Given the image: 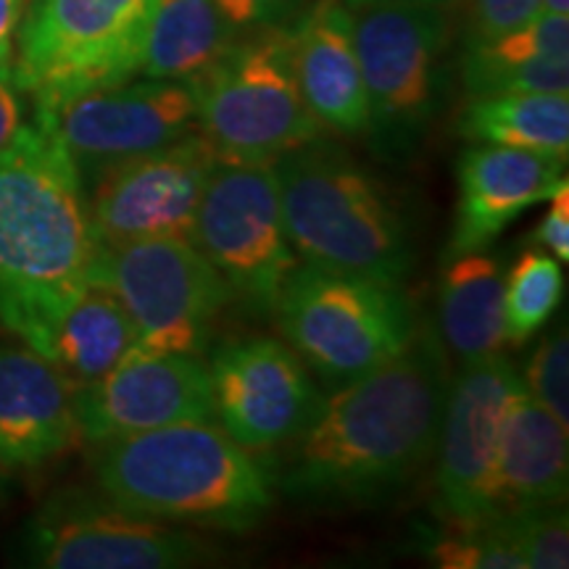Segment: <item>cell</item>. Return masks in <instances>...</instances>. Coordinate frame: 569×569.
Wrapping results in <instances>:
<instances>
[{
    "instance_id": "f546056e",
    "label": "cell",
    "mask_w": 569,
    "mask_h": 569,
    "mask_svg": "<svg viewBox=\"0 0 569 569\" xmlns=\"http://www.w3.org/2000/svg\"><path fill=\"white\" fill-rule=\"evenodd\" d=\"M540 13V0H469V46L515 32Z\"/></svg>"
},
{
    "instance_id": "3957f363",
    "label": "cell",
    "mask_w": 569,
    "mask_h": 569,
    "mask_svg": "<svg viewBox=\"0 0 569 569\" xmlns=\"http://www.w3.org/2000/svg\"><path fill=\"white\" fill-rule=\"evenodd\" d=\"M103 496L159 522L243 532L272 509V478L217 422H180L101 443Z\"/></svg>"
},
{
    "instance_id": "d6a6232c",
    "label": "cell",
    "mask_w": 569,
    "mask_h": 569,
    "mask_svg": "<svg viewBox=\"0 0 569 569\" xmlns=\"http://www.w3.org/2000/svg\"><path fill=\"white\" fill-rule=\"evenodd\" d=\"M24 90L19 88L17 77L11 67L0 69V151L17 138L21 127H24Z\"/></svg>"
},
{
    "instance_id": "e575fe53",
    "label": "cell",
    "mask_w": 569,
    "mask_h": 569,
    "mask_svg": "<svg viewBox=\"0 0 569 569\" xmlns=\"http://www.w3.org/2000/svg\"><path fill=\"white\" fill-rule=\"evenodd\" d=\"M340 3H343L348 11L365 9V6H380V3H415V6H440V9H446V6L453 3V0H340Z\"/></svg>"
},
{
    "instance_id": "9c48e42d",
    "label": "cell",
    "mask_w": 569,
    "mask_h": 569,
    "mask_svg": "<svg viewBox=\"0 0 569 569\" xmlns=\"http://www.w3.org/2000/svg\"><path fill=\"white\" fill-rule=\"evenodd\" d=\"M90 280L124 306L138 336L134 348L146 353L198 356L217 317L234 301L201 248L182 238L101 243Z\"/></svg>"
},
{
    "instance_id": "6da1fadb",
    "label": "cell",
    "mask_w": 569,
    "mask_h": 569,
    "mask_svg": "<svg viewBox=\"0 0 569 569\" xmlns=\"http://www.w3.org/2000/svg\"><path fill=\"white\" fill-rule=\"evenodd\" d=\"M451 375L430 330L322 398L280 472L284 496L348 507L390 496L436 457Z\"/></svg>"
},
{
    "instance_id": "52a82bcc",
    "label": "cell",
    "mask_w": 569,
    "mask_h": 569,
    "mask_svg": "<svg viewBox=\"0 0 569 569\" xmlns=\"http://www.w3.org/2000/svg\"><path fill=\"white\" fill-rule=\"evenodd\" d=\"M159 0H34L11 71L34 103L130 82L142 67Z\"/></svg>"
},
{
    "instance_id": "5bb4252c",
    "label": "cell",
    "mask_w": 569,
    "mask_h": 569,
    "mask_svg": "<svg viewBox=\"0 0 569 569\" xmlns=\"http://www.w3.org/2000/svg\"><path fill=\"white\" fill-rule=\"evenodd\" d=\"M34 122L51 130L84 177L111 163L156 151L196 130V103L188 82H122L34 103Z\"/></svg>"
},
{
    "instance_id": "2e32d148",
    "label": "cell",
    "mask_w": 569,
    "mask_h": 569,
    "mask_svg": "<svg viewBox=\"0 0 569 569\" xmlns=\"http://www.w3.org/2000/svg\"><path fill=\"white\" fill-rule=\"evenodd\" d=\"M80 438L92 446L180 422H217L209 367L193 353H130L77 390Z\"/></svg>"
},
{
    "instance_id": "7a4b0ae2",
    "label": "cell",
    "mask_w": 569,
    "mask_h": 569,
    "mask_svg": "<svg viewBox=\"0 0 569 569\" xmlns=\"http://www.w3.org/2000/svg\"><path fill=\"white\" fill-rule=\"evenodd\" d=\"M98 246L77 161L51 130L24 124L0 151V325L38 351L90 282Z\"/></svg>"
},
{
    "instance_id": "7402d4cb",
    "label": "cell",
    "mask_w": 569,
    "mask_h": 569,
    "mask_svg": "<svg viewBox=\"0 0 569 569\" xmlns=\"http://www.w3.org/2000/svg\"><path fill=\"white\" fill-rule=\"evenodd\" d=\"M438 315L446 346L465 361L503 351V269L493 256H453L440 280Z\"/></svg>"
},
{
    "instance_id": "4fadbf2b",
    "label": "cell",
    "mask_w": 569,
    "mask_h": 569,
    "mask_svg": "<svg viewBox=\"0 0 569 569\" xmlns=\"http://www.w3.org/2000/svg\"><path fill=\"white\" fill-rule=\"evenodd\" d=\"M209 140L198 132L106 167L92 180L90 219L101 243L193 240L196 213L213 169Z\"/></svg>"
},
{
    "instance_id": "44dd1931",
    "label": "cell",
    "mask_w": 569,
    "mask_h": 569,
    "mask_svg": "<svg viewBox=\"0 0 569 569\" xmlns=\"http://www.w3.org/2000/svg\"><path fill=\"white\" fill-rule=\"evenodd\" d=\"M134 346L138 336L124 306L109 288L90 280L46 332L38 353L67 377L77 393L109 375Z\"/></svg>"
},
{
    "instance_id": "277c9868",
    "label": "cell",
    "mask_w": 569,
    "mask_h": 569,
    "mask_svg": "<svg viewBox=\"0 0 569 569\" xmlns=\"http://www.w3.org/2000/svg\"><path fill=\"white\" fill-rule=\"evenodd\" d=\"M272 167L298 259L330 272L401 284L411 267L407 222L359 161L322 138L280 156Z\"/></svg>"
},
{
    "instance_id": "7c38bea8",
    "label": "cell",
    "mask_w": 569,
    "mask_h": 569,
    "mask_svg": "<svg viewBox=\"0 0 569 569\" xmlns=\"http://www.w3.org/2000/svg\"><path fill=\"white\" fill-rule=\"evenodd\" d=\"M522 375L509 356L465 361L451 377L438 432V509L451 528H472L501 515L498 459L511 401L522 393Z\"/></svg>"
},
{
    "instance_id": "30bf717a",
    "label": "cell",
    "mask_w": 569,
    "mask_h": 569,
    "mask_svg": "<svg viewBox=\"0 0 569 569\" xmlns=\"http://www.w3.org/2000/svg\"><path fill=\"white\" fill-rule=\"evenodd\" d=\"M193 243L256 315H274L298 256L272 163H219L196 213Z\"/></svg>"
},
{
    "instance_id": "8fae6325",
    "label": "cell",
    "mask_w": 569,
    "mask_h": 569,
    "mask_svg": "<svg viewBox=\"0 0 569 569\" xmlns=\"http://www.w3.org/2000/svg\"><path fill=\"white\" fill-rule=\"evenodd\" d=\"M21 543L27 565L42 569H182L217 557L193 532L80 490L53 496Z\"/></svg>"
},
{
    "instance_id": "484cf974",
    "label": "cell",
    "mask_w": 569,
    "mask_h": 569,
    "mask_svg": "<svg viewBox=\"0 0 569 569\" xmlns=\"http://www.w3.org/2000/svg\"><path fill=\"white\" fill-rule=\"evenodd\" d=\"M461 80L469 98L509 96V92H569V61L536 59L522 63L493 61L472 48L465 51Z\"/></svg>"
},
{
    "instance_id": "4dcf8cb0",
    "label": "cell",
    "mask_w": 569,
    "mask_h": 569,
    "mask_svg": "<svg viewBox=\"0 0 569 569\" xmlns=\"http://www.w3.org/2000/svg\"><path fill=\"white\" fill-rule=\"evenodd\" d=\"M219 11L238 30L288 27L309 9L311 0H217Z\"/></svg>"
},
{
    "instance_id": "9a60e30c",
    "label": "cell",
    "mask_w": 569,
    "mask_h": 569,
    "mask_svg": "<svg viewBox=\"0 0 569 569\" xmlns=\"http://www.w3.org/2000/svg\"><path fill=\"white\" fill-rule=\"evenodd\" d=\"M209 375L217 425L251 453L290 443L322 403L301 356L274 338L230 340L213 351Z\"/></svg>"
},
{
    "instance_id": "ffe728a7",
    "label": "cell",
    "mask_w": 569,
    "mask_h": 569,
    "mask_svg": "<svg viewBox=\"0 0 569 569\" xmlns=\"http://www.w3.org/2000/svg\"><path fill=\"white\" fill-rule=\"evenodd\" d=\"M569 436L549 409L522 390L507 411L498 459V509L515 511L565 503L569 488Z\"/></svg>"
},
{
    "instance_id": "ac0fdd59",
    "label": "cell",
    "mask_w": 569,
    "mask_h": 569,
    "mask_svg": "<svg viewBox=\"0 0 569 569\" xmlns=\"http://www.w3.org/2000/svg\"><path fill=\"white\" fill-rule=\"evenodd\" d=\"M80 440L74 388L27 343H0V467L48 465Z\"/></svg>"
},
{
    "instance_id": "d6986e66",
    "label": "cell",
    "mask_w": 569,
    "mask_h": 569,
    "mask_svg": "<svg viewBox=\"0 0 569 569\" xmlns=\"http://www.w3.org/2000/svg\"><path fill=\"white\" fill-rule=\"evenodd\" d=\"M290 48L298 90L325 130L365 134L369 109L351 11L340 0H315L296 19Z\"/></svg>"
},
{
    "instance_id": "f1b7e54d",
    "label": "cell",
    "mask_w": 569,
    "mask_h": 569,
    "mask_svg": "<svg viewBox=\"0 0 569 569\" xmlns=\"http://www.w3.org/2000/svg\"><path fill=\"white\" fill-rule=\"evenodd\" d=\"M522 386L540 407L569 427V343L565 327L540 340L522 375Z\"/></svg>"
},
{
    "instance_id": "d4e9b609",
    "label": "cell",
    "mask_w": 569,
    "mask_h": 569,
    "mask_svg": "<svg viewBox=\"0 0 569 569\" xmlns=\"http://www.w3.org/2000/svg\"><path fill=\"white\" fill-rule=\"evenodd\" d=\"M565 277L551 253L530 248L503 274V325L507 343L525 346L536 338L561 303Z\"/></svg>"
},
{
    "instance_id": "836d02e7",
    "label": "cell",
    "mask_w": 569,
    "mask_h": 569,
    "mask_svg": "<svg viewBox=\"0 0 569 569\" xmlns=\"http://www.w3.org/2000/svg\"><path fill=\"white\" fill-rule=\"evenodd\" d=\"M21 19H24V0H0V69L11 67Z\"/></svg>"
},
{
    "instance_id": "cb8c5ba5",
    "label": "cell",
    "mask_w": 569,
    "mask_h": 569,
    "mask_svg": "<svg viewBox=\"0 0 569 569\" xmlns=\"http://www.w3.org/2000/svg\"><path fill=\"white\" fill-rule=\"evenodd\" d=\"M457 130L469 142L522 148L567 159L569 98L559 92L472 98L461 111Z\"/></svg>"
},
{
    "instance_id": "ba28073f",
    "label": "cell",
    "mask_w": 569,
    "mask_h": 569,
    "mask_svg": "<svg viewBox=\"0 0 569 569\" xmlns=\"http://www.w3.org/2000/svg\"><path fill=\"white\" fill-rule=\"evenodd\" d=\"M351 17L369 109L365 134L382 161H401L415 151L438 109L448 48L446 11L380 3L356 9Z\"/></svg>"
},
{
    "instance_id": "4316f807",
    "label": "cell",
    "mask_w": 569,
    "mask_h": 569,
    "mask_svg": "<svg viewBox=\"0 0 569 569\" xmlns=\"http://www.w3.org/2000/svg\"><path fill=\"white\" fill-rule=\"evenodd\" d=\"M430 559L443 569H528L501 515L472 528H451L432 546Z\"/></svg>"
},
{
    "instance_id": "e0dca14e",
    "label": "cell",
    "mask_w": 569,
    "mask_h": 569,
    "mask_svg": "<svg viewBox=\"0 0 569 569\" xmlns=\"http://www.w3.org/2000/svg\"><path fill=\"white\" fill-rule=\"evenodd\" d=\"M567 159L509 146L475 142L457 167L459 201L448 238V259L488 248L532 206L549 201L567 182Z\"/></svg>"
},
{
    "instance_id": "5b68a950",
    "label": "cell",
    "mask_w": 569,
    "mask_h": 569,
    "mask_svg": "<svg viewBox=\"0 0 569 569\" xmlns=\"http://www.w3.org/2000/svg\"><path fill=\"white\" fill-rule=\"evenodd\" d=\"M251 32L188 82L198 132L222 163H274L327 132L298 90L288 27Z\"/></svg>"
},
{
    "instance_id": "83f0119b",
    "label": "cell",
    "mask_w": 569,
    "mask_h": 569,
    "mask_svg": "<svg viewBox=\"0 0 569 569\" xmlns=\"http://www.w3.org/2000/svg\"><path fill=\"white\" fill-rule=\"evenodd\" d=\"M503 525L522 551L528 569L569 567V519L565 503L503 511Z\"/></svg>"
},
{
    "instance_id": "d590c367",
    "label": "cell",
    "mask_w": 569,
    "mask_h": 569,
    "mask_svg": "<svg viewBox=\"0 0 569 569\" xmlns=\"http://www.w3.org/2000/svg\"><path fill=\"white\" fill-rule=\"evenodd\" d=\"M540 13H561V17H569V0H540Z\"/></svg>"
},
{
    "instance_id": "8992f818",
    "label": "cell",
    "mask_w": 569,
    "mask_h": 569,
    "mask_svg": "<svg viewBox=\"0 0 569 569\" xmlns=\"http://www.w3.org/2000/svg\"><path fill=\"white\" fill-rule=\"evenodd\" d=\"M288 346L340 388L393 359L417 336L401 284L298 264L274 306Z\"/></svg>"
},
{
    "instance_id": "603a6c76",
    "label": "cell",
    "mask_w": 569,
    "mask_h": 569,
    "mask_svg": "<svg viewBox=\"0 0 569 569\" xmlns=\"http://www.w3.org/2000/svg\"><path fill=\"white\" fill-rule=\"evenodd\" d=\"M238 32L217 0H159L140 71L148 80L190 82L230 51Z\"/></svg>"
},
{
    "instance_id": "1f68e13d",
    "label": "cell",
    "mask_w": 569,
    "mask_h": 569,
    "mask_svg": "<svg viewBox=\"0 0 569 569\" xmlns=\"http://www.w3.org/2000/svg\"><path fill=\"white\" fill-rule=\"evenodd\" d=\"M551 209L546 211L543 222L536 230V240L540 246H546L551 251L553 259L559 264H567L569 261V184L553 193Z\"/></svg>"
}]
</instances>
